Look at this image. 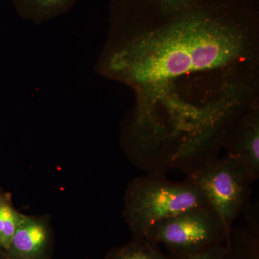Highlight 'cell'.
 I'll return each instance as SVG.
<instances>
[{
    "label": "cell",
    "instance_id": "1",
    "mask_svg": "<svg viewBox=\"0 0 259 259\" xmlns=\"http://www.w3.org/2000/svg\"><path fill=\"white\" fill-rule=\"evenodd\" d=\"M96 70L136 104L203 106L259 90V0H110Z\"/></svg>",
    "mask_w": 259,
    "mask_h": 259
},
{
    "label": "cell",
    "instance_id": "2",
    "mask_svg": "<svg viewBox=\"0 0 259 259\" xmlns=\"http://www.w3.org/2000/svg\"><path fill=\"white\" fill-rule=\"evenodd\" d=\"M202 206L209 205L198 187L189 179L172 182L152 174L131 182L126 191L124 216L135 239L142 240L156 223Z\"/></svg>",
    "mask_w": 259,
    "mask_h": 259
},
{
    "label": "cell",
    "instance_id": "3",
    "mask_svg": "<svg viewBox=\"0 0 259 259\" xmlns=\"http://www.w3.org/2000/svg\"><path fill=\"white\" fill-rule=\"evenodd\" d=\"M187 179L198 187L229 236L233 223L250 204L253 182L245 167L226 155L194 168Z\"/></svg>",
    "mask_w": 259,
    "mask_h": 259
},
{
    "label": "cell",
    "instance_id": "4",
    "mask_svg": "<svg viewBox=\"0 0 259 259\" xmlns=\"http://www.w3.org/2000/svg\"><path fill=\"white\" fill-rule=\"evenodd\" d=\"M229 236L209 206L187 209L162 220L146 232L144 239L164 247L171 256L190 255L228 241Z\"/></svg>",
    "mask_w": 259,
    "mask_h": 259
},
{
    "label": "cell",
    "instance_id": "5",
    "mask_svg": "<svg viewBox=\"0 0 259 259\" xmlns=\"http://www.w3.org/2000/svg\"><path fill=\"white\" fill-rule=\"evenodd\" d=\"M222 145L227 155L243 164L252 182L259 175V104L238 117L225 134Z\"/></svg>",
    "mask_w": 259,
    "mask_h": 259
},
{
    "label": "cell",
    "instance_id": "6",
    "mask_svg": "<svg viewBox=\"0 0 259 259\" xmlns=\"http://www.w3.org/2000/svg\"><path fill=\"white\" fill-rule=\"evenodd\" d=\"M49 238L47 227L41 221L24 216L5 255L8 259H41Z\"/></svg>",
    "mask_w": 259,
    "mask_h": 259
},
{
    "label": "cell",
    "instance_id": "7",
    "mask_svg": "<svg viewBox=\"0 0 259 259\" xmlns=\"http://www.w3.org/2000/svg\"><path fill=\"white\" fill-rule=\"evenodd\" d=\"M17 13L32 23L51 21L71 9L77 0H11Z\"/></svg>",
    "mask_w": 259,
    "mask_h": 259
},
{
    "label": "cell",
    "instance_id": "8",
    "mask_svg": "<svg viewBox=\"0 0 259 259\" xmlns=\"http://www.w3.org/2000/svg\"><path fill=\"white\" fill-rule=\"evenodd\" d=\"M105 259H171V256L163 253L159 245L152 242L135 239L110 250Z\"/></svg>",
    "mask_w": 259,
    "mask_h": 259
},
{
    "label": "cell",
    "instance_id": "9",
    "mask_svg": "<svg viewBox=\"0 0 259 259\" xmlns=\"http://www.w3.org/2000/svg\"><path fill=\"white\" fill-rule=\"evenodd\" d=\"M24 216L8 202L0 207V247L5 250L9 246L17 228Z\"/></svg>",
    "mask_w": 259,
    "mask_h": 259
},
{
    "label": "cell",
    "instance_id": "10",
    "mask_svg": "<svg viewBox=\"0 0 259 259\" xmlns=\"http://www.w3.org/2000/svg\"><path fill=\"white\" fill-rule=\"evenodd\" d=\"M226 251V243L214 245L194 254L171 256V259H223Z\"/></svg>",
    "mask_w": 259,
    "mask_h": 259
},
{
    "label": "cell",
    "instance_id": "11",
    "mask_svg": "<svg viewBox=\"0 0 259 259\" xmlns=\"http://www.w3.org/2000/svg\"><path fill=\"white\" fill-rule=\"evenodd\" d=\"M7 202H8V201H7L6 198H5L3 194L0 193V207H1L2 206L4 205V204L7 203Z\"/></svg>",
    "mask_w": 259,
    "mask_h": 259
},
{
    "label": "cell",
    "instance_id": "12",
    "mask_svg": "<svg viewBox=\"0 0 259 259\" xmlns=\"http://www.w3.org/2000/svg\"><path fill=\"white\" fill-rule=\"evenodd\" d=\"M3 256L7 257L6 255H5L4 250L2 249L1 247H0V259H1L2 257H3Z\"/></svg>",
    "mask_w": 259,
    "mask_h": 259
}]
</instances>
